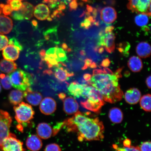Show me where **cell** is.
Returning a JSON list of instances; mask_svg holds the SVG:
<instances>
[{
    "mask_svg": "<svg viewBox=\"0 0 151 151\" xmlns=\"http://www.w3.org/2000/svg\"><path fill=\"white\" fill-rule=\"evenodd\" d=\"M58 97L59 99L62 101L66 97V95L65 93H61L58 94Z\"/></svg>",
    "mask_w": 151,
    "mask_h": 151,
    "instance_id": "db71d44e",
    "label": "cell"
},
{
    "mask_svg": "<svg viewBox=\"0 0 151 151\" xmlns=\"http://www.w3.org/2000/svg\"><path fill=\"white\" fill-rule=\"evenodd\" d=\"M26 146L28 150L32 151H38L42 148V142L37 136L32 134L27 138Z\"/></svg>",
    "mask_w": 151,
    "mask_h": 151,
    "instance_id": "ac0fdd59",
    "label": "cell"
},
{
    "mask_svg": "<svg viewBox=\"0 0 151 151\" xmlns=\"http://www.w3.org/2000/svg\"><path fill=\"white\" fill-rule=\"evenodd\" d=\"M9 40L6 36L0 35V51L3 50L8 45Z\"/></svg>",
    "mask_w": 151,
    "mask_h": 151,
    "instance_id": "836d02e7",
    "label": "cell"
},
{
    "mask_svg": "<svg viewBox=\"0 0 151 151\" xmlns=\"http://www.w3.org/2000/svg\"><path fill=\"white\" fill-rule=\"evenodd\" d=\"M151 76L147 77L146 80V83L147 86L149 88H151Z\"/></svg>",
    "mask_w": 151,
    "mask_h": 151,
    "instance_id": "7dc6e473",
    "label": "cell"
},
{
    "mask_svg": "<svg viewBox=\"0 0 151 151\" xmlns=\"http://www.w3.org/2000/svg\"><path fill=\"white\" fill-rule=\"evenodd\" d=\"M60 0H48L49 7L51 9H54L59 4Z\"/></svg>",
    "mask_w": 151,
    "mask_h": 151,
    "instance_id": "60d3db41",
    "label": "cell"
},
{
    "mask_svg": "<svg viewBox=\"0 0 151 151\" xmlns=\"http://www.w3.org/2000/svg\"><path fill=\"white\" fill-rule=\"evenodd\" d=\"M24 97V93L22 91L12 90L9 94V99L11 104L16 106L22 102Z\"/></svg>",
    "mask_w": 151,
    "mask_h": 151,
    "instance_id": "d4e9b609",
    "label": "cell"
},
{
    "mask_svg": "<svg viewBox=\"0 0 151 151\" xmlns=\"http://www.w3.org/2000/svg\"><path fill=\"white\" fill-rule=\"evenodd\" d=\"M21 1H22V0H21Z\"/></svg>",
    "mask_w": 151,
    "mask_h": 151,
    "instance_id": "03108f58",
    "label": "cell"
},
{
    "mask_svg": "<svg viewBox=\"0 0 151 151\" xmlns=\"http://www.w3.org/2000/svg\"><path fill=\"white\" fill-rule=\"evenodd\" d=\"M141 97V92L137 88H130L124 94V99L126 101L130 104H135L138 103Z\"/></svg>",
    "mask_w": 151,
    "mask_h": 151,
    "instance_id": "2e32d148",
    "label": "cell"
},
{
    "mask_svg": "<svg viewBox=\"0 0 151 151\" xmlns=\"http://www.w3.org/2000/svg\"><path fill=\"white\" fill-rule=\"evenodd\" d=\"M115 36L112 32L103 34H100L98 45L99 46L104 47L106 50L110 53L115 50Z\"/></svg>",
    "mask_w": 151,
    "mask_h": 151,
    "instance_id": "ba28073f",
    "label": "cell"
},
{
    "mask_svg": "<svg viewBox=\"0 0 151 151\" xmlns=\"http://www.w3.org/2000/svg\"><path fill=\"white\" fill-rule=\"evenodd\" d=\"M50 14V11L48 7L43 4L37 5L34 9V16L40 20H46Z\"/></svg>",
    "mask_w": 151,
    "mask_h": 151,
    "instance_id": "d6986e66",
    "label": "cell"
},
{
    "mask_svg": "<svg viewBox=\"0 0 151 151\" xmlns=\"http://www.w3.org/2000/svg\"><path fill=\"white\" fill-rule=\"evenodd\" d=\"M135 22L138 26L140 27L146 26L148 23V16L145 14H139L135 17Z\"/></svg>",
    "mask_w": 151,
    "mask_h": 151,
    "instance_id": "f1b7e54d",
    "label": "cell"
},
{
    "mask_svg": "<svg viewBox=\"0 0 151 151\" xmlns=\"http://www.w3.org/2000/svg\"><path fill=\"white\" fill-rule=\"evenodd\" d=\"M86 9L87 11V12L90 13L93 12L94 9L93 8V7L88 5H87Z\"/></svg>",
    "mask_w": 151,
    "mask_h": 151,
    "instance_id": "816d5d0a",
    "label": "cell"
},
{
    "mask_svg": "<svg viewBox=\"0 0 151 151\" xmlns=\"http://www.w3.org/2000/svg\"><path fill=\"white\" fill-rule=\"evenodd\" d=\"M48 1V0H44V1H43V3H47Z\"/></svg>",
    "mask_w": 151,
    "mask_h": 151,
    "instance_id": "91938a15",
    "label": "cell"
},
{
    "mask_svg": "<svg viewBox=\"0 0 151 151\" xmlns=\"http://www.w3.org/2000/svg\"><path fill=\"white\" fill-rule=\"evenodd\" d=\"M62 101L63 110L66 114L69 115L74 114L78 112V104L74 98L71 97H65Z\"/></svg>",
    "mask_w": 151,
    "mask_h": 151,
    "instance_id": "4fadbf2b",
    "label": "cell"
},
{
    "mask_svg": "<svg viewBox=\"0 0 151 151\" xmlns=\"http://www.w3.org/2000/svg\"><path fill=\"white\" fill-rule=\"evenodd\" d=\"M47 20L48 21H50H50H52V19L51 17L50 16H49L48 17H47Z\"/></svg>",
    "mask_w": 151,
    "mask_h": 151,
    "instance_id": "6f0895ef",
    "label": "cell"
},
{
    "mask_svg": "<svg viewBox=\"0 0 151 151\" xmlns=\"http://www.w3.org/2000/svg\"><path fill=\"white\" fill-rule=\"evenodd\" d=\"M65 64L60 62L58 65L54 67L55 76L58 81L61 82H65L68 79L69 77L74 75L73 73L70 72L67 69L62 67Z\"/></svg>",
    "mask_w": 151,
    "mask_h": 151,
    "instance_id": "9a60e30c",
    "label": "cell"
},
{
    "mask_svg": "<svg viewBox=\"0 0 151 151\" xmlns=\"http://www.w3.org/2000/svg\"><path fill=\"white\" fill-rule=\"evenodd\" d=\"M31 23L34 28H37L38 26V24L36 20H32Z\"/></svg>",
    "mask_w": 151,
    "mask_h": 151,
    "instance_id": "f5cc1de1",
    "label": "cell"
},
{
    "mask_svg": "<svg viewBox=\"0 0 151 151\" xmlns=\"http://www.w3.org/2000/svg\"><path fill=\"white\" fill-rule=\"evenodd\" d=\"M1 82L2 86L5 90H9L12 88L11 79L9 75H5L3 73L0 75Z\"/></svg>",
    "mask_w": 151,
    "mask_h": 151,
    "instance_id": "f546056e",
    "label": "cell"
},
{
    "mask_svg": "<svg viewBox=\"0 0 151 151\" xmlns=\"http://www.w3.org/2000/svg\"><path fill=\"white\" fill-rule=\"evenodd\" d=\"M104 51V49L103 47H102L101 48H100L99 50H98V52L99 53L101 54Z\"/></svg>",
    "mask_w": 151,
    "mask_h": 151,
    "instance_id": "9f6ffc18",
    "label": "cell"
},
{
    "mask_svg": "<svg viewBox=\"0 0 151 151\" xmlns=\"http://www.w3.org/2000/svg\"><path fill=\"white\" fill-rule=\"evenodd\" d=\"M11 16L15 20H23L24 19L23 15L19 11H15L14 12L11 13Z\"/></svg>",
    "mask_w": 151,
    "mask_h": 151,
    "instance_id": "8d00e7d4",
    "label": "cell"
},
{
    "mask_svg": "<svg viewBox=\"0 0 151 151\" xmlns=\"http://www.w3.org/2000/svg\"><path fill=\"white\" fill-rule=\"evenodd\" d=\"M113 148L116 151H141L139 146H124V147H119L116 145H113Z\"/></svg>",
    "mask_w": 151,
    "mask_h": 151,
    "instance_id": "4dcf8cb0",
    "label": "cell"
},
{
    "mask_svg": "<svg viewBox=\"0 0 151 151\" xmlns=\"http://www.w3.org/2000/svg\"><path fill=\"white\" fill-rule=\"evenodd\" d=\"M138 55L141 58L149 57L151 54V47L148 42H142L137 45L136 49Z\"/></svg>",
    "mask_w": 151,
    "mask_h": 151,
    "instance_id": "7402d4cb",
    "label": "cell"
},
{
    "mask_svg": "<svg viewBox=\"0 0 151 151\" xmlns=\"http://www.w3.org/2000/svg\"><path fill=\"white\" fill-rule=\"evenodd\" d=\"M13 27V21L10 18L5 16H0V34H9L12 30Z\"/></svg>",
    "mask_w": 151,
    "mask_h": 151,
    "instance_id": "ffe728a7",
    "label": "cell"
},
{
    "mask_svg": "<svg viewBox=\"0 0 151 151\" xmlns=\"http://www.w3.org/2000/svg\"><path fill=\"white\" fill-rule=\"evenodd\" d=\"M101 20L106 24H112L115 22L117 18L116 11L112 7H104L101 11Z\"/></svg>",
    "mask_w": 151,
    "mask_h": 151,
    "instance_id": "8fae6325",
    "label": "cell"
},
{
    "mask_svg": "<svg viewBox=\"0 0 151 151\" xmlns=\"http://www.w3.org/2000/svg\"><path fill=\"white\" fill-rule=\"evenodd\" d=\"M82 1L85 2H88V0H82Z\"/></svg>",
    "mask_w": 151,
    "mask_h": 151,
    "instance_id": "94428289",
    "label": "cell"
},
{
    "mask_svg": "<svg viewBox=\"0 0 151 151\" xmlns=\"http://www.w3.org/2000/svg\"><path fill=\"white\" fill-rule=\"evenodd\" d=\"M92 63V60L90 59H86L85 61V65L83 67L82 69L85 70L88 67H90V65Z\"/></svg>",
    "mask_w": 151,
    "mask_h": 151,
    "instance_id": "7bdbcfd3",
    "label": "cell"
},
{
    "mask_svg": "<svg viewBox=\"0 0 151 151\" xmlns=\"http://www.w3.org/2000/svg\"><path fill=\"white\" fill-rule=\"evenodd\" d=\"M56 102L52 98L47 97L41 101L40 109L42 114L46 115L52 114L56 109Z\"/></svg>",
    "mask_w": 151,
    "mask_h": 151,
    "instance_id": "9c48e42d",
    "label": "cell"
},
{
    "mask_svg": "<svg viewBox=\"0 0 151 151\" xmlns=\"http://www.w3.org/2000/svg\"><path fill=\"white\" fill-rule=\"evenodd\" d=\"M90 67L91 68H97V66L96 65L95 63L92 62L91 65H90Z\"/></svg>",
    "mask_w": 151,
    "mask_h": 151,
    "instance_id": "11a10c76",
    "label": "cell"
},
{
    "mask_svg": "<svg viewBox=\"0 0 151 151\" xmlns=\"http://www.w3.org/2000/svg\"><path fill=\"white\" fill-rule=\"evenodd\" d=\"M73 1H77V0H73Z\"/></svg>",
    "mask_w": 151,
    "mask_h": 151,
    "instance_id": "e7e4bbea",
    "label": "cell"
},
{
    "mask_svg": "<svg viewBox=\"0 0 151 151\" xmlns=\"http://www.w3.org/2000/svg\"><path fill=\"white\" fill-rule=\"evenodd\" d=\"M12 118L6 111L0 110V149L4 139L9 135Z\"/></svg>",
    "mask_w": 151,
    "mask_h": 151,
    "instance_id": "52a82bcc",
    "label": "cell"
},
{
    "mask_svg": "<svg viewBox=\"0 0 151 151\" xmlns=\"http://www.w3.org/2000/svg\"><path fill=\"white\" fill-rule=\"evenodd\" d=\"M68 132L76 133L79 141H99L104 137V127L98 118H90L78 111L63 122Z\"/></svg>",
    "mask_w": 151,
    "mask_h": 151,
    "instance_id": "6da1fadb",
    "label": "cell"
},
{
    "mask_svg": "<svg viewBox=\"0 0 151 151\" xmlns=\"http://www.w3.org/2000/svg\"><path fill=\"white\" fill-rule=\"evenodd\" d=\"M151 0H134L133 12L151 15Z\"/></svg>",
    "mask_w": 151,
    "mask_h": 151,
    "instance_id": "30bf717a",
    "label": "cell"
},
{
    "mask_svg": "<svg viewBox=\"0 0 151 151\" xmlns=\"http://www.w3.org/2000/svg\"><path fill=\"white\" fill-rule=\"evenodd\" d=\"M0 151H25L23 143L17 138L14 134L9 133L3 140Z\"/></svg>",
    "mask_w": 151,
    "mask_h": 151,
    "instance_id": "8992f818",
    "label": "cell"
},
{
    "mask_svg": "<svg viewBox=\"0 0 151 151\" xmlns=\"http://www.w3.org/2000/svg\"><path fill=\"white\" fill-rule=\"evenodd\" d=\"M84 99L81 101V105L85 109L92 112L98 113L105 103L100 92L93 86L86 85L82 97Z\"/></svg>",
    "mask_w": 151,
    "mask_h": 151,
    "instance_id": "3957f363",
    "label": "cell"
},
{
    "mask_svg": "<svg viewBox=\"0 0 151 151\" xmlns=\"http://www.w3.org/2000/svg\"><path fill=\"white\" fill-rule=\"evenodd\" d=\"M1 9H0V15L1 14Z\"/></svg>",
    "mask_w": 151,
    "mask_h": 151,
    "instance_id": "be15d7a7",
    "label": "cell"
},
{
    "mask_svg": "<svg viewBox=\"0 0 151 151\" xmlns=\"http://www.w3.org/2000/svg\"><path fill=\"white\" fill-rule=\"evenodd\" d=\"M91 77V75L88 74V73H86V74H84L83 76V78L84 80L88 81H89L90 80Z\"/></svg>",
    "mask_w": 151,
    "mask_h": 151,
    "instance_id": "f907efd6",
    "label": "cell"
},
{
    "mask_svg": "<svg viewBox=\"0 0 151 151\" xmlns=\"http://www.w3.org/2000/svg\"><path fill=\"white\" fill-rule=\"evenodd\" d=\"M141 151H151V142L146 141L143 142L139 147Z\"/></svg>",
    "mask_w": 151,
    "mask_h": 151,
    "instance_id": "d590c367",
    "label": "cell"
},
{
    "mask_svg": "<svg viewBox=\"0 0 151 151\" xmlns=\"http://www.w3.org/2000/svg\"><path fill=\"white\" fill-rule=\"evenodd\" d=\"M17 65L14 62L2 59L0 61V70L5 73L13 72L17 69Z\"/></svg>",
    "mask_w": 151,
    "mask_h": 151,
    "instance_id": "cb8c5ba5",
    "label": "cell"
},
{
    "mask_svg": "<svg viewBox=\"0 0 151 151\" xmlns=\"http://www.w3.org/2000/svg\"><path fill=\"white\" fill-rule=\"evenodd\" d=\"M7 3L10 6L12 10L14 11L19 10L22 5L21 0H7Z\"/></svg>",
    "mask_w": 151,
    "mask_h": 151,
    "instance_id": "1f68e13d",
    "label": "cell"
},
{
    "mask_svg": "<svg viewBox=\"0 0 151 151\" xmlns=\"http://www.w3.org/2000/svg\"><path fill=\"white\" fill-rule=\"evenodd\" d=\"M104 72L105 73H107V74H113V73L112 71L110 69H109L108 68H104L103 69Z\"/></svg>",
    "mask_w": 151,
    "mask_h": 151,
    "instance_id": "681fc988",
    "label": "cell"
},
{
    "mask_svg": "<svg viewBox=\"0 0 151 151\" xmlns=\"http://www.w3.org/2000/svg\"><path fill=\"white\" fill-rule=\"evenodd\" d=\"M15 113V118L19 124L17 125V129L20 132H23L22 124L25 125L31 122L34 118L35 111L31 105L22 102L14 107Z\"/></svg>",
    "mask_w": 151,
    "mask_h": 151,
    "instance_id": "277c9868",
    "label": "cell"
},
{
    "mask_svg": "<svg viewBox=\"0 0 151 151\" xmlns=\"http://www.w3.org/2000/svg\"><path fill=\"white\" fill-rule=\"evenodd\" d=\"M78 3L76 1H73L69 4L70 10V11L76 10L78 7Z\"/></svg>",
    "mask_w": 151,
    "mask_h": 151,
    "instance_id": "b9f144b4",
    "label": "cell"
},
{
    "mask_svg": "<svg viewBox=\"0 0 151 151\" xmlns=\"http://www.w3.org/2000/svg\"><path fill=\"white\" fill-rule=\"evenodd\" d=\"M58 10L62 11L63 10H65L66 8L65 3L63 1L60 2L59 4L58 5Z\"/></svg>",
    "mask_w": 151,
    "mask_h": 151,
    "instance_id": "f6af8a7d",
    "label": "cell"
},
{
    "mask_svg": "<svg viewBox=\"0 0 151 151\" xmlns=\"http://www.w3.org/2000/svg\"><path fill=\"white\" fill-rule=\"evenodd\" d=\"M5 5L3 4H0V8H1V9H2L4 6Z\"/></svg>",
    "mask_w": 151,
    "mask_h": 151,
    "instance_id": "680465c9",
    "label": "cell"
},
{
    "mask_svg": "<svg viewBox=\"0 0 151 151\" xmlns=\"http://www.w3.org/2000/svg\"><path fill=\"white\" fill-rule=\"evenodd\" d=\"M24 96L26 101L34 106L39 105L42 99V96L40 93L33 91L30 87L24 92Z\"/></svg>",
    "mask_w": 151,
    "mask_h": 151,
    "instance_id": "5bb4252c",
    "label": "cell"
},
{
    "mask_svg": "<svg viewBox=\"0 0 151 151\" xmlns=\"http://www.w3.org/2000/svg\"><path fill=\"white\" fill-rule=\"evenodd\" d=\"M110 64V61L109 59L108 58H106L102 62L101 65L104 67L106 68L108 67Z\"/></svg>",
    "mask_w": 151,
    "mask_h": 151,
    "instance_id": "ee69618b",
    "label": "cell"
},
{
    "mask_svg": "<svg viewBox=\"0 0 151 151\" xmlns=\"http://www.w3.org/2000/svg\"><path fill=\"white\" fill-rule=\"evenodd\" d=\"M122 68L119 69L116 71V73H115V75L118 77V78H120L122 77L121 74V72L122 71Z\"/></svg>",
    "mask_w": 151,
    "mask_h": 151,
    "instance_id": "c3c4849f",
    "label": "cell"
},
{
    "mask_svg": "<svg viewBox=\"0 0 151 151\" xmlns=\"http://www.w3.org/2000/svg\"><path fill=\"white\" fill-rule=\"evenodd\" d=\"M2 10L3 14L6 16L10 15L13 11L10 6L8 4L4 5L2 8Z\"/></svg>",
    "mask_w": 151,
    "mask_h": 151,
    "instance_id": "ab89813d",
    "label": "cell"
},
{
    "mask_svg": "<svg viewBox=\"0 0 151 151\" xmlns=\"http://www.w3.org/2000/svg\"><path fill=\"white\" fill-rule=\"evenodd\" d=\"M33 6L31 4L25 2L22 3L21 8L19 11L23 15L24 19L30 20L33 16Z\"/></svg>",
    "mask_w": 151,
    "mask_h": 151,
    "instance_id": "4316f807",
    "label": "cell"
},
{
    "mask_svg": "<svg viewBox=\"0 0 151 151\" xmlns=\"http://www.w3.org/2000/svg\"><path fill=\"white\" fill-rule=\"evenodd\" d=\"M94 18L93 16H88L86 18L81 24V27L84 28L85 29H88L93 23H94L95 22L94 20Z\"/></svg>",
    "mask_w": 151,
    "mask_h": 151,
    "instance_id": "d6a6232c",
    "label": "cell"
},
{
    "mask_svg": "<svg viewBox=\"0 0 151 151\" xmlns=\"http://www.w3.org/2000/svg\"><path fill=\"white\" fill-rule=\"evenodd\" d=\"M86 84H80L77 82H72L70 84L68 91L69 93L75 98L82 97Z\"/></svg>",
    "mask_w": 151,
    "mask_h": 151,
    "instance_id": "44dd1931",
    "label": "cell"
},
{
    "mask_svg": "<svg viewBox=\"0 0 151 151\" xmlns=\"http://www.w3.org/2000/svg\"><path fill=\"white\" fill-rule=\"evenodd\" d=\"M128 67L133 72L140 71L143 68V64L140 58L138 57L133 56L129 58L128 64Z\"/></svg>",
    "mask_w": 151,
    "mask_h": 151,
    "instance_id": "603a6c76",
    "label": "cell"
},
{
    "mask_svg": "<svg viewBox=\"0 0 151 151\" xmlns=\"http://www.w3.org/2000/svg\"><path fill=\"white\" fill-rule=\"evenodd\" d=\"M37 133L38 135L43 139L50 138L53 135V130L50 125L46 123L39 124L37 128Z\"/></svg>",
    "mask_w": 151,
    "mask_h": 151,
    "instance_id": "e0dca14e",
    "label": "cell"
},
{
    "mask_svg": "<svg viewBox=\"0 0 151 151\" xmlns=\"http://www.w3.org/2000/svg\"><path fill=\"white\" fill-rule=\"evenodd\" d=\"M114 29V27L112 26H109L107 27L105 29V33H108L112 32L113 29Z\"/></svg>",
    "mask_w": 151,
    "mask_h": 151,
    "instance_id": "bcb514c9",
    "label": "cell"
},
{
    "mask_svg": "<svg viewBox=\"0 0 151 151\" xmlns=\"http://www.w3.org/2000/svg\"><path fill=\"white\" fill-rule=\"evenodd\" d=\"M140 105L142 108L146 112L151 111V97L150 94H147L140 99Z\"/></svg>",
    "mask_w": 151,
    "mask_h": 151,
    "instance_id": "83f0119b",
    "label": "cell"
},
{
    "mask_svg": "<svg viewBox=\"0 0 151 151\" xmlns=\"http://www.w3.org/2000/svg\"><path fill=\"white\" fill-rule=\"evenodd\" d=\"M9 45H14L17 47H19L22 50H23V47L22 45L16 38L13 37L9 39Z\"/></svg>",
    "mask_w": 151,
    "mask_h": 151,
    "instance_id": "74e56055",
    "label": "cell"
},
{
    "mask_svg": "<svg viewBox=\"0 0 151 151\" xmlns=\"http://www.w3.org/2000/svg\"><path fill=\"white\" fill-rule=\"evenodd\" d=\"M13 87L25 91L33 83V79L30 73L20 69H16L9 75Z\"/></svg>",
    "mask_w": 151,
    "mask_h": 151,
    "instance_id": "5b68a950",
    "label": "cell"
},
{
    "mask_svg": "<svg viewBox=\"0 0 151 151\" xmlns=\"http://www.w3.org/2000/svg\"><path fill=\"white\" fill-rule=\"evenodd\" d=\"M129 45L128 44H126V43H120L119 45V47L118 48V50L120 52L122 53H123L127 52L128 53V51L129 50Z\"/></svg>",
    "mask_w": 151,
    "mask_h": 151,
    "instance_id": "f35d334b",
    "label": "cell"
},
{
    "mask_svg": "<svg viewBox=\"0 0 151 151\" xmlns=\"http://www.w3.org/2000/svg\"><path fill=\"white\" fill-rule=\"evenodd\" d=\"M1 84H0V92H1Z\"/></svg>",
    "mask_w": 151,
    "mask_h": 151,
    "instance_id": "6125c7cd",
    "label": "cell"
},
{
    "mask_svg": "<svg viewBox=\"0 0 151 151\" xmlns=\"http://www.w3.org/2000/svg\"><path fill=\"white\" fill-rule=\"evenodd\" d=\"M45 151H62L59 145L56 143H51L45 147Z\"/></svg>",
    "mask_w": 151,
    "mask_h": 151,
    "instance_id": "e575fe53",
    "label": "cell"
},
{
    "mask_svg": "<svg viewBox=\"0 0 151 151\" xmlns=\"http://www.w3.org/2000/svg\"><path fill=\"white\" fill-rule=\"evenodd\" d=\"M88 82L99 91L105 101L114 103L122 99L123 93L118 78L115 75L100 73L93 75Z\"/></svg>",
    "mask_w": 151,
    "mask_h": 151,
    "instance_id": "7a4b0ae2",
    "label": "cell"
},
{
    "mask_svg": "<svg viewBox=\"0 0 151 151\" xmlns=\"http://www.w3.org/2000/svg\"><path fill=\"white\" fill-rule=\"evenodd\" d=\"M109 117L113 123H120L123 119V114L120 109L117 107H114L109 110Z\"/></svg>",
    "mask_w": 151,
    "mask_h": 151,
    "instance_id": "484cf974",
    "label": "cell"
},
{
    "mask_svg": "<svg viewBox=\"0 0 151 151\" xmlns=\"http://www.w3.org/2000/svg\"><path fill=\"white\" fill-rule=\"evenodd\" d=\"M22 50L21 49L15 45H9L4 49L2 55L5 59L14 61L18 59L20 51Z\"/></svg>",
    "mask_w": 151,
    "mask_h": 151,
    "instance_id": "7c38bea8",
    "label": "cell"
}]
</instances>
